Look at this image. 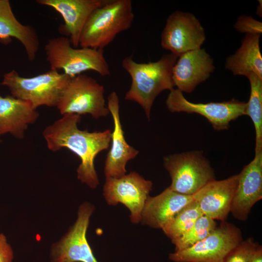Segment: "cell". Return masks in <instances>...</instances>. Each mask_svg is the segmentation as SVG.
Segmentation results:
<instances>
[{"label": "cell", "mask_w": 262, "mask_h": 262, "mask_svg": "<svg viewBox=\"0 0 262 262\" xmlns=\"http://www.w3.org/2000/svg\"><path fill=\"white\" fill-rule=\"evenodd\" d=\"M238 174L211 181L192 195L203 214L213 220L225 221L230 212Z\"/></svg>", "instance_id": "obj_17"}, {"label": "cell", "mask_w": 262, "mask_h": 262, "mask_svg": "<svg viewBox=\"0 0 262 262\" xmlns=\"http://www.w3.org/2000/svg\"><path fill=\"white\" fill-rule=\"evenodd\" d=\"M234 27L239 32L246 34L261 35L262 33V22L246 15L239 17Z\"/></svg>", "instance_id": "obj_26"}, {"label": "cell", "mask_w": 262, "mask_h": 262, "mask_svg": "<svg viewBox=\"0 0 262 262\" xmlns=\"http://www.w3.org/2000/svg\"><path fill=\"white\" fill-rule=\"evenodd\" d=\"M94 206L85 202L80 206L78 218L68 233L53 245L51 262H98L86 237Z\"/></svg>", "instance_id": "obj_12"}, {"label": "cell", "mask_w": 262, "mask_h": 262, "mask_svg": "<svg viewBox=\"0 0 262 262\" xmlns=\"http://www.w3.org/2000/svg\"><path fill=\"white\" fill-rule=\"evenodd\" d=\"M110 0H37L36 2L49 6L62 16L64 24L59 27L60 33L68 37L74 48L79 46L83 29L91 14Z\"/></svg>", "instance_id": "obj_13"}, {"label": "cell", "mask_w": 262, "mask_h": 262, "mask_svg": "<svg viewBox=\"0 0 262 262\" xmlns=\"http://www.w3.org/2000/svg\"><path fill=\"white\" fill-rule=\"evenodd\" d=\"M260 5L257 8V14L259 16H262V0H259Z\"/></svg>", "instance_id": "obj_29"}, {"label": "cell", "mask_w": 262, "mask_h": 262, "mask_svg": "<svg viewBox=\"0 0 262 262\" xmlns=\"http://www.w3.org/2000/svg\"><path fill=\"white\" fill-rule=\"evenodd\" d=\"M1 142V140L0 139V142Z\"/></svg>", "instance_id": "obj_30"}, {"label": "cell", "mask_w": 262, "mask_h": 262, "mask_svg": "<svg viewBox=\"0 0 262 262\" xmlns=\"http://www.w3.org/2000/svg\"><path fill=\"white\" fill-rule=\"evenodd\" d=\"M107 107L112 115L114 127L111 132L112 145L107 155L104 171L106 178H119L125 175L127 162L134 158L139 151L125 140L119 115V98L115 91L108 98Z\"/></svg>", "instance_id": "obj_16"}, {"label": "cell", "mask_w": 262, "mask_h": 262, "mask_svg": "<svg viewBox=\"0 0 262 262\" xmlns=\"http://www.w3.org/2000/svg\"><path fill=\"white\" fill-rule=\"evenodd\" d=\"M203 215L198 204L193 200L178 213L162 229L172 242L189 230Z\"/></svg>", "instance_id": "obj_23"}, {"label": "cell", "mask_w": 262, "mask_h": 262, "mask_svg": "<svg viewBox=\"0 0 262 262\" xmlns=\"http://www.w3.org/2000/svg\"><path fill=\"white\" fill-rule=\"evenodd\" d=\"M206 34L199 20L192 13L176 11L167 17L161 36V45L177 56L201 48Z\"/></svg>", "instance_id": "obj_10"}, {"label": "cell", "mask_w": 262, "mask_h": 262, "mask_svg": "<svg viewBox=\"0 0 262 262\" xmlns=\"http://www.w3.org/2000/svg\"><path fill=\"white\" fill-rule=\"evenodd\" d=\"M250 94L246 103V115L251 119L255 129V153L262 151V78L251 74L247 77Z\"/></svg>", "instance_id": "obj_22"}, {"label": "cell", "mask_w": 262, "mask_h": 262, "mask_svg": "<svg viewBox=\"0 0 262 262\" xmlns=\"http://www.w3.org/2000/svg\"><path fill=\"white\" fill-rule=\"evenodd\" d=\"M134 18L131 0H110L91 14L81 33L79 45L103 50L118 34L131 27Z\"/></svg>", "instance_id": "obj_3"}, {"label": "cell", "mask_w": 262, "mask_h": 262, "mask_svg": "<svg viewBox=\"0 0 262 262\" xmlns=\"http://www.w3.org/2000/svg\"><path fill=\"white\" fill-rule=\"evenodd\" d=\"M44 49L50 69H62L71 77L87 70L94 71L102 77L110 75L102 49L74 48L69 39L64 36L49 40Z\"/></svg>", "instance_id": "obj_4"}, {"label": "cell", "mask_w": 262, "mask_h": 262, "mask_svg": "<svg viewBox=\"0 0 262 262\" xmlns=\"http://www.w3.org/2000/svg\"><path fill=\"white\" fill-rule=\"evenodd\" d=\"M71 77L52 70L33 77L20 76L14 69L5 74L1 84L7 86L12 96L30 102L36 109L40 106H57Z\"/></svg>", "instance_id": "obj_5"}, {"label": "cell", "mask_w": 262, "mask_h": 262, "mask_svg": "<svg viewBox=\"0 0 262 262\" xmlns=\"http://www.w3.org/2000/svg\"><path fill=\"white\" fill-rule=\"evenodd\" d=\"M38 117L36 109L30 102L12 96H0V135L10 133L22 139L28 125Z\"/></svg>", "instance_id": "obj_19"}, {"label": "cell", "mask_w": 262, "mask_h": 262, "mask_svg": "<svg viewBox=\"0 0 262 262\" xmlns=\"http://www.w3.org/2000/svg\"><path fill=\"white\" fill-rule=\"evenodd\" d=\"M260 34H246L241 45L226 61L225 67L234 75L246 77L254 74L262 78V56L260 47Z\"/></svg>", "instance_id": "obj_21"}, {"label": "cell", "mask_w": 262, "mask_h": 262, "mask_svg": "<svg viewBox=\"0 0 262 262\" xmlns=\"http://www.w3.org/2000/svg\"><path fill=\"white\" fill-rule=\"evenodd\" d=\"M11 37L22 44L29 61L35 59L39 46L35 30L31 26L21 24L16 19L8 0H0V41L7 44Z\"/></svg>", "instance_id": "obj_20"}, {"label": "cell", "mask_w": 262, "mask_h": 262, "mask_svg": "<svg viewBox=\"0 0 262 262\" xmlns=\"http://www.w3.org/2000/svg\"><path fill=\"white\" fill-rule=\"evenodd\" d=\"M178 58L170 53L154 62L137 63L132 56L126 57L122 61L123 68L131 80L125 99L139 104L148 119L156 97L164 90L170 91L174 89L172 69Z\"/></svg>", "instance_id": "obj_2"}, {"label": "cell", "mask_w": 262, "mask_h": 262, "mask_svg": "<svg viewBox=\"0 0 262 262\" xmlns=\"http://www.w3.org/2000/svg\"><path fill=\"white\" fill-rule=\"evenodd\" d=\"M193 200L192 196L178 193L168 187L157 196H148L142 212L141 221L151 228L162 229Z\"/></svg>", "instance_id": "obj_18"}, {"label": "cell", "mask_w": 262, "mask_h": 262, "mask_svg": "<svg viewBox=\"0 0 262 262\" xmlns=\"http://www.w3.org/2000/svg\"><path fill=\"white\" fill-rule=\"evenodd\" d=\"M172 69L174 86L190 93L206 81L215 69L213 60L204 49L186 52L178 57Z\"/></svg>", "instance_id": "obj_15"}, {"label": "cell", "mask_w": 262, "mask_h": 262, "mask_svg": "<svg viewBox=\"0 0 262 262\" xmlns=\"http://www.w3.org/2000/svg\"><path fill=\"white\" fill-rule=\"evenodd\" d=\"M242 241L239 228L222 221L204 239L186 249L170 253L169 258L175 262H224Z\"/></svg>", "instance_id": "obj_8"}, {"label": "cell", "mask_w": 262, "mask_h": 262, "mask_svg": "<svg viewBox=\"0 0 262 262\" xmlns=\"http://www.w3.org/2000/svg\"><path fill=\"white\" fill-rule=\"evenodd\" d=\"M152 183L132 171L119 178H106L103 196L110 205L124 204L130 211L132 223L141 221L145 202L152 189Z\"/></svg>", "instance_id": "obj_11"}, {"label": "cell", "mask_w": 262, "mask_h": 262, "mask_svg": "<svg viewBox=\"0 0 262 262\" xmlns=\"http://www.w3.org/2000/svg\"><path fill=\"white\" fill-rule=\"evenodd\" d=\"M249 262H262V248L259 246L250 259Z\"/></svg>", "instance_id": "obj_28"}, {"label": "cell", "mask_w": 262, "mask_h": 262, "mask_svg": "<svg viewBox=\"0 0 262 262\" xmlns=\"http://www.w3.org/2000/svg\"><path fill=\"white\" fill-rule=\"evenodd\" d=\"M164 164L171 178L169 188L180 194L192 196L215 180L214 170L201 151L165 156Z\"/></svg>", "instance_id": "obj_7"}, {"label": "cell", "mask_w": 262, "mask_h": 262, "mask_svg": "<svg viewBox=\"0 0 262 262\" xmlns=\"http://www.w3.org/2000/svg\"><path fill=\"white\" fill-rule=\"evenodd\" d=\"M262 198V151L255 153L253 160L238 174L230 212L245 221L253 206Z\"/></svg>", "instance_id": "obj_14"}, {"label": "cell", "mask_w": 262, "mask_h": 262, "mask_svg": "<svg viewBox=\"0 0 262 262\" xmlns=\"http://www.w3.org/2000/svg\"><path fill=\"white\" fill-rule=\"evenodd\" d=\"M259 246L252 238L242 241L227 255L224 262H249Z\"/></svg>", "instance_id": "obj_25"}, {"label": "cell", "mask_w": 262, "mask_h": 262, "mask_svg": "<svg viewBox=\"0 0 262 262\" xmlns=\"http://www.w3.org/2000/svg\"><path fill=\"white\" fill-rule=\"evenodd\" d=\"M56 107L63 115L89 114L98 119L110 114L104 98L103 86L82 74L71 77Z\"/></svg>", "instance_id": "obj_6"}, {"label": "cell", "mask_w": 262, "mask_h": 262, "mask_svg": "<svg viewBox=\"0 0 262 262\" xmlns=\"http://www.w3.org/2000/svg\"><path fill=\"white\" fill-rule=\"evenodd\" d=\"M81 115H63L60 119L45 128L43 135L48 147L52 151L67 148L81 160L77 168L78 179L95 189L99 184L94 166V160L101 151L107 149L111 139V131L89 132L78 129Z\"/></svg>", "instance_id": "obj_1"}, {"label": "cell", "mask_w": 262, "mask_h": 262, "mask_svg": "<svg viewBox=\"0 0 262 262\" xmlns=\"http://www.w3.org/2000/svg\"><path fill=\"white\" fill-rule=\"evenodd\" d=\"M216 221L204 215L200 216L191 228L172 243L175 245V251H179L201 241L216 227Z\"/></svg>", "instance_id": "obj_24"}, {"label": "cell", "mask_w": 262, "mask_h": 262, "mask_svg": "<svg viewBox=\"0 0 262 262\" xmlns=\"http://www.w3.org/2000/svg\"><path fill=\"white\" fill-rule=\"evenodd\" d=\"M165 103L171 112L196 113L204 116L216 131L228 130L231 121L246 115V102L233 98L221 102L193 103L177 89L170 91Z\"/></svg>", "instance_id": "obj_9"}, {"label": "cell", "mask_w": 262, "mask_h": 262, "mask_svg": "<svg viewBox=\"0 0 262 262\" xmlns=\"http://www.w3.org/2000/svg\"><path fill=\"white\" fill-rule=\"evenodd\" d=\"M14 253L6 236L0 232V262H13Z\"/></svg>", "instance_id": "obj_27"}]
</instances>
